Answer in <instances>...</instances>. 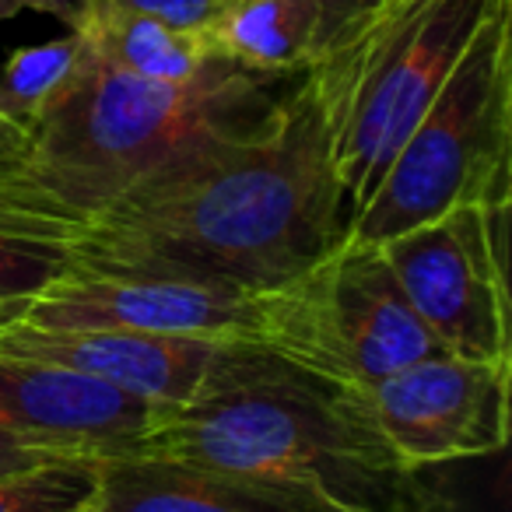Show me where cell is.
<instances>
[{"label": "cell", "mask_w": 512, "mask_h": 512, "mask_svg": "<svg viewBox=\"0 0 512 512\" xmlns=\"http://www.w3.org/2000/svg\"><path fill=\"white\" fill-rule=\"evenodd\" d=\"M348 228L306 71L264 123L172 158L81 221L67 246L81 271L264 295L341 246Z\"/></svg>", "instance_id": "cell-1"}, {"label": "cell", "mask_w": 512, "mask_h": 512, "mask_svg": "<svg viewBox=\"0 0 512 512\" xmlns=\"http://www.w3.org/2000/svg\"><path fill=\"white\" fill-rule=\"evenodd\" d=\"M134 456L306 481L372 512H393L411 477L379 435L365 390L256 341H225L190 404L165 411Z\"/></svg>", "instance_id": "cell-2"}, {"label": "cell", "mask_w": 512, "mask_h": 512, "mask_svg": "<svg viewBox=\"0 0 512 512\" xmlns=\"http://www.w3.org/2000/svg\"><path fill=\"white\" fill-rule=\"evenodd\" d=\"M302 74H260L214 57L193 81L165 85L134 78L81 43L78 71L29 134V190L43 235L67 239L172 158L264 123Z\"/></svg>", "instance_id": "cell-3"}, {"label": "cell", "mask_w": 512, "mask_h": 512, "mask_svg": "<svg viewBox=\"0 0 512 512\" xmlns=\"http://www.w3.org/2000/svg\"><path fill=\"white\" fill-rule=\"evenodd\" d=\"M502 0H383L309 67L351 218Z\"/></svg>", "instance_id": "cell-4"}, {"label": "cell", "mask_w": 512, "mask_h": 512, "mask_svg": "<svg viewBox=\"0 0 512 512\" xmlns=\"http://www.w3.org/2000/svg\"><path fill=\"white\" fill-rule=\"evenodd\" d=\"M509 200L512 0H502L351 218L348 239L379 246L453 207H509Z\"/></svg>", "instance_id": "cell-5"}, {"label": "cell", "mask_w": 512, "mask_h": 512, "mask_svg": "<svg viewBox=\"0 0 512 512\" xmlns=\"http://www.w3.org/2000/svg\"><path fill=\"white\" fill-rule=\"evenodd\" d=\"M256 344L355 390L421 358L446 355L407 306L383 249L351 239L260 295Z\"/></svg>", "instance_id": "cell-6"}, {"label": "cell", "mask_w": 512, "mask_h": 512, "mask_svg": "<svg viewBox=\"0 0 512 512\" xmlns=\"http://www.w3.org/2000/svg\"><path fill=\"white\" fill-rule=\"evenodd\" d=\"M505 214L509 207L463 204L379 242L407 306L446 355L512 362Z\"/></svg>", "instance_id": "cell-7"}, {"label": "cell", "mask_w": 512, "mask_h": 512, "mask_svg": "<svg viewBox=\"0 0 512 512\" xmlns=\"http://www.w3.org/2000/svg\"><path fill=\"white\" fill-rule=\"evenodd\" d=\"M512 362L432 355L365 386L372 421L397 463L421 467L502 453Z\"/></svg>", "instance_id": "cell-8"}, {"label": "cell", "mask_w": 512, "mask_h": 512, "mask_svg": "<svg viewBox=\"0 0 512 512\" xmlns=\"http://www.w3.org/2000/svg\"><path fill=\"white\" fill-rule=\"evenodd\" d=\"M25 323L50 330H141V334L256 341L260 295L162 278H113L74 267L32 295Z\"/></svg>", "instance_id": "cell-9"}, {"label": "cell", "mask_w": 512, "mask_h": 512, "mask_svg": "<svg viewBox=\"0 0 512 512\" xmlns=\"http://www.w3.org/2000/svg\"><path fill=\"white\" fill-rule=\"evenodd\" d=\"M162 407L57 365L0 355V439L18 446L130 456Z\"/></svg>", "instance_id": "cell-10"}, {"label": "cell", "mask_w": 512, "mask_h": 512, "mask_svg": "<svg viewBox=\"0 0 512 512\" xmlns=\"http://www.w3.org/2000/svg\"><path fill=\"white\" fill-rule=\"evenodd\" d=\"M221 337L141 334V330H50L18 316L0 330V355L57 365L141 397L162 411L190 404L211 372Z\"/></svg>", "instance_id": "cell-11"}, {"label": "cell", "mask_w": 512, "mask_h": 512, "mask_svg": "<svg viewBox=\"0 0 512 512\" xmlns=\"http://www.w3.org/2000/svg\"><path fill=\"white\" fill-rule=\"evenodd\" d=\"M81 512H372L306 481L197 467L162 456H109Z\"/></svg>", "instance_id": "cell-12"}, {"label": "cell", "mask_w": 512, "mask_h": 512, "mask_svg": "<svg viewBox=\"0 0 512 512\" xmlns=\"http://www.w3.org/2000/svg\"><path fill=\"white\" fill-rule=\"evenodd\" d=\"M214 57L246 71L302 74L330 43L316 0H232L204 32Z\"/></svg>", "instance_id": "cell-13"}, {"label": "cell", "mask_w": 512, "mask_h": 512, "mask_svg": "<svg viewBox=\"0 0 512 512\" xmlns=\"http://www.w3.org/2000/svg\"><path fill=\"white\" fill-rule=\"evenodd\" d=\"M74 32L95 57L144 81L183 85L214 60L204 32L176 29L162 18L123 8L116 0H95Z\"/></svg>", "instance_id": "cell-14"}, {"label": "cell", "mask_w": 512, "mask_h": 512, "mask_svg": "<svg viewBox=\"0 0 512 512\" xmlns=\"http://www.w3.org/2000/svg\"><path fill=\"white\" fill-rule=\"evenodd\" d=\"M81 60L78 32H67L60 39L39 46H22L8 57L0 71V116L32 134L46 109L60 99L67 81L74 78Z\"/></svg>", "instance_id": "cell-15"}, {"label": "cell", "mask_w": 512, "mask_h": 512, "mask_svg": "<svg viewBox=\"0 0 512 512\" xmlns=\"http://www.w3.org/2000/svg\"><path fill=\"white\" fill-rule=\"evenodd\" d=\"M102 456L74 453L0 474V512H81L99 491Z\"/></svg>", "instance_id": "cell-16"}, {"label": "cell", "mask_w": 512, "mask_h": 512, "mask_svg": "<svg viewBox=\"0 0 512 512\" xmlns=\"http://www.w3.org/2000/svg\"><path fill=\"white\" fill-rule=\"evenodd\" d=\"M74 271L67 239L0 232V302H29Z\"/></svg>", "instance_id": "cell-17"}, {"label": "cell", "mask_w": 512, "mask_h": 512, "mask_svg": "<svg viewBox=\"0 0 512 512\" xmlns=\"http://www.w3.org/2000/svg\"><path fill=\"white\" fill-rule=\"evenodd\" d=\"M32 137L0 116V232L43 235L29 190Z\"/></svg>", "instance_id": "cell-18"}, {"label": "cell", "mask_w": 512, "mask_h": 512, "mask_svg": "<svg viewBox=\"0 0 512 512\" xmlns=\"http://www.w3.org/2000/svg\"><path fill=\"white\" fill-rule=\"evenodd\" d=\"M116 4L144 11V15H151V18H162V22L176 25V29L207 32V25H211L232 0H116Z\"/></svg>", "instance_id": "cell-19"}, {"label": "cell", "mask_w": 512, "mask_h": 512, "mask_svg": "<svg viewBox=\"0 0 512 512\" xmlns=\"http://www.w3.org/2000/svg\"><path fill=\"white\" fill-rule=\"evenodd\" d=\"M323 11V18H327V32H330V43H334L337 36H341L348 25H355L358 18H365L369 11H376L383 0H316ZM327 43V46H330Z\"/></svg>", "instance_id": "cell-20"}, {"label": "cell", "mask_w": 512, "mask_h": 512, "mask_svg": "<svg viewBox=\"0 0 512 512\" xmlns=\"http://www.w3.org/2000/svg\"><path fill=\"white\" fill-rule=\"evenodd\" d=\"M60 456H74L67 449H43V446H18V442L0 439V474H11V470L36 467V463H50Z\"/></svg>", "instance_id": "cell-21"}, {"label": "cell", "mask_w": 512, "mask_h": 512, "mask_svg": "<svg viewBox=\"0 0 512 512\" xmlns=\"http://www.w3.org/2000/svg\"><path fill=\"white\" fill-rule=\"evenodd\" d=\"M18 4H22V11H43V15L60 18V22L71 25V32H74L88 18L95 0H18Z\"/></svg>", "instance_id": "cell-22"}, {"label": "cell", "mask_w": 512, "mask_h": 512, "mask_svg": "<svg viewBox=\"0 0 512 512\" xmlns=\"http://www.w3.org/2000/svg\"><path fill=\"white\" fill-rule=\"evenodd\" d=\"M25 306H29V302H0V330L8 327V323H15L18 316L25 313Z\"/></svg>", "instance_id": "cell-23"}, {"label": "cell", "mask_w": 512, "mask_h": 512, "mask_svg": "<svg viewBox=\"0 0 512 512\" xmlns=\"http://www.w3.org/2000/svg\"><path fill=\"white\" fill-rule=\"evenodd\" d=\"M15 15H22V4L18 0H0V22H8Z\"/></svg>", "instance_id": "cell-24"}]
</instances>
